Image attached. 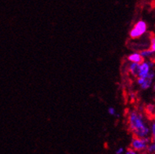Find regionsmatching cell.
Returning <instances> with one entry per match:
<instances>
[{
  "mask_svg": "<svg viewBox=\"0 0 155 154\" xmlns=\"http://www.w3.org/2000/svg\"><path fill=\"white\" fill-rule=\"evenodd\" d=\"M128 126L134 136L140 138H149L150 129L144 120L142 114L132 111L128 115Z\"/></svg>",
  "mask_w": 155,
  "mask_h": 154,
  "instance_id": "1",
  "label": "cell"
},
{
  "mask_svg": "<svg viewBox=\"0 0 155 154\" xmlns=\"http://www.w3.org/2000/svg\"><path fill=\"white\" fill-rule=\"evenodd\" d=\"M149 144L150 138H140L135 136L131 143V147L136 152H143L147 151Z\"/></svg>",
  "mask_w": 155,
  "mask_h": 154,
  "instance_id": "2",
  "label": "cell"
},
{
  "mask_svg": "<svg viewBox=\"0 0 155 154\" xmlns=\"http://www.w3.org/2000/svg\"><path fill=\"white\" fill-rule=\"evenodd\" d=\"M147 25L144 21H139L130 31V37L132 39H138L147 32Z\"/></svg>",
  "mask_w": 155,
  "mask_h": 154,
  "instance_id": "3",
  "label": "cell"
},
{
  "mask_svg": "<svg viewBox=\"0 0 155 154\" xmlns=\"http://www.w3.org/2000/svg\"><path fill=\"white\" fill-rule=\"evenodd\" d=\"M155 77L154 71L152 70L149 74L145 77H137V84L140 85L141 89L147 90L150 87L153 83V80Z\"/></svg>",
  "mask_w": 155,
  "mask_h": 154,
  "instance_id": "4",
  "label": "cell"
},
{
  "mask_svg": "<svg viewBox=\"0 0 155 154\" xmlns=\"http://www.w3.org/2000/svg\"><path fill=\"white\" fill-rule=\"evenodd\" d=\"M153 63L150 61H143L140 65V72L137 77H145L153 70Z\"/></svg>",
  "mask_w": 155,
  "mask_h": 154,
  "instance_id": "5",
  "label": "cell"
},
{
  "mask_svg": "<svg viewBox=\"0 0 155 154\" xmlns=\"http://www.w3.org/2000/svg\"><path fill=\"white\" fill-rule=\"evenodd\" d=\"M128 60L130 62H135L141 64L144 61V58L140 54V53H132V54L128 55Z\"/></svg>",
  "mask_w": 155,
  "mask_h": 154,
  "instance_id": "6",
  "label": "cell"
},
{
  "mask_svg": "<svg viewBox=\"0 0 155 154\" xmlns=\"http://www.w3.org/2000/svg\"><path fill=\"white\" fill-rule=\"evenodd\" d=\"M140 64L135 62H131V64L128 65V71L133 76H138L140 72Z\"/></svg>",
  "mask_w": 155,
  "mask_h": 154,
  "instance_id": "7",
  "label": "cell"
},
{
  "mask_svg": "<svg viewBox=\"0 0 155 154\" xmlns=\"http://www.w3.org/2000/svg\"><path fill=\"white\" fill-rule=\"evenodd\" d=\"M140 54L143 56L144 59L145 58H149V57H151L153 56L154 54V52L153 51H151L150 49H146L143 50V51H142L140 52Z\"/></svg>",
  "mask_w": 155,
  "mask_h": 154,
  "instance_id": "8",
  "label": "cell"
},
{
  "mask_svg": "<svg viewBox=\"0 0 155 154\" xmlns=\"http://www.w3.org/2000/svg\"><path fill=\"white\" fill-rule=\"evenodd\" d=\"M150 131H151V143H155V122L152 123L151 127H150Z\"/></svg>",
  "mask_w": 155,
  "mask_h": 154,
  "instance_id": "9",
  "label": "cell"
},
{
  "mask_svg": "<svg viewBox=\"0 0 155 154\" xmlns=\"http://www.w3.org/2000/svg\"><path fill=\"white\" fill-rule=\"evenodd\" d=\"M147 151L149 153H155V143H152L151 144H149Z\"/></svg>",
  "mask_w": 155,
  "mask_h": 154,
  "instance_id": "10",
  "label": "cell"
},
{
  "mask_svg": "<svg viewBox=\"0 0 155 154\" xmlns=\"http://www.w3.org/2000/svg\"><path fill=\"white\" fill-rule=\"evenodd\" d=\"M150 49L155 53V36H153L150 39Z\"/></svg>",
  "mask_w": 155,
  "mask_h": 154,
  "instance_id": "11",
  "label": "cell"
},
{
  "mask_svg": "<svg viewBox=\"0 0 155 154\" xmlns=\"http://www.w3.org/2000/svg\"><path fill=\"white\" fill-rule=\"evenodd\" d=\"M108 113L110 114V115L111 116H116L117 113H116V110H115V109H114V107H110L108 109Z\"/></svg>",
  "mask_w": 155,
  "mask_h": 154,
  "instance_id": "12",
  "label": "cell"
},
{
  "mask_svg": "<svg viewBox=\"0 0 155 154\" xmlns=\"http://www.w3.org/2000/svg\"><path fill=\"white\" fill-rule=\"evenodd\" d=\"M125 153L126 154H136L137 153V152H136V151L133 148H132V147H131V148H128V149L126 150Z\"/></svg>",
  "mask_w": 155,
  "mask_h": 154,
  "instance_id": "13",
  "label": "cell"
},
{
  "mask_svg": "<svg viewBox=\"0 0 155 154\" xmlns=\"http://www.w3.org/2000/svg\"><path fill=\"white\" fill-rule=\"evenodd\" d=\"M124 152V148H122V147H120V148H118L116 151H115V153L116 154H122Z\"/></svg>",
  "mask_w": 155,
  "mask_h": 154,
  "instance_id": "14",
  "label": "cell"
},
{
  "mask_svg": "<svg viewBox=\"0 0 155 154\" xmlns=\"http://www.w3.org/2000/svg\"><path fill=\"white\" fill-rule=\"evenodd\" d=\"M153 120H155V112L153 113Z\"/></svg>",
  "mask_w": 155,
  "mask_h": 154,
  "instance_id": "15",
  "label": "cell"
},
{
  "mask_svg": "<svg viewBox=\"0 0 155 154\" xmlns=\"http://www.w3.org/2000/svg\"><path fill=\"white\" fill-rule=\"evenodd\" d=\"M153 90H155V84H154V86H153Z\"/></svg>",
  "mask_w": 155,
  "mask_h": 154,
  "instance_id": "16",
  "label": "cell"
}]
</instances>
